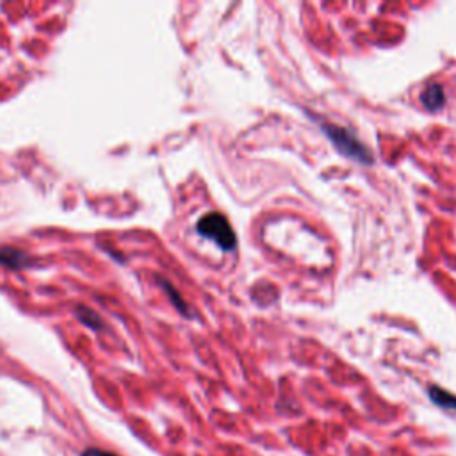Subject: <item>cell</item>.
Here are the masks:
<instances>
[{"instance_id": "6da1fadb", "label": "cell", "mask_w": 456, "mask_h": 456, "mask_svg": "<svg viewBox=\"0 0 456 456\" xmlns=\"http://www.w3.org/2000/svg\"><path fill=\"white\" fill-rule=\"evenodd\" d=\"M323 132L328 135V139L337 148L339 154H342L348 159H353L360 164H373V152L362 143L360 139L355 135L353 131L346 127H339L333 124H321Z\"/></svg>"}, {"instance_id": "7a4b0ae2", "label": "cell", "mask_w": 456, "mask_h": 456, "mask_svg": "<svg viewBox=\"0 0 456 456\" xmlns=\"http://www.w3.org/2000/svg\"><path fill=\"white\" fill-rule=\"evenodd\" d=\"M196 230L202 237L214 241L225 251H232L237 244V237H235V232L232 230L230 223L219 212H210V214L203 216L196 225Z\"/></svg>"}, {"instance_id": "3957f363", "label": "cell", "mask_w": 456, "mask_h": 456, "mask_svg": "<svg viewBox=\"0 0 456 456\" xmlns=\"http://www.w3.org/2000/svg\"><path fill=\"white\" fill-rule=\"evenodd\" d=\"M420 102L428 111H439L444 108L446 93L441 84H429L425 87V91L420 93Z\"/></svg>"}, {"instance_id": "277c9868", "label": "cell", "mask_w": 456, "mask_h": 456, "mask_svg": "<svg viewBox=\"0 0 456 456\" xmlns=\"http://www.w3.org/2000/svg\"><path fill=\"white\" fill-rule=\"evenodd\" d=\"M428 394H429V397H432L433 403H436V405L442 406V409L456 410V394L441 389L439 385H432L428 390Z\"/></svg>"}, {"instance_id": "5b68a950", "label": "cell", "mask_w": 456, "mask_h": 456, "mask_svg": "<svg viewBox=\"0 0 456 456\" xmlns=\"http://www.w3.org/2000/svg\"><path fill=\"white\" fill-rule=\"evenodd\" d=\"M0 264L8 267H24L27 264V255L15 248H0Z\"/></svg>"}, {"instance_id": "8992f818", "label": "cell", "mask_w": 456, "mask_h": 456, "mask_svg": "<svg viewBox=\"0 0 456 456\" xmlns=\"http://www.w3.org/2000/svg\"><path fill=\"white\" fill-rule=\"evenodd\" d=\"M77 316H79L80 319H82L84 323H87V325L91 326V328H95V330H98V326L102 325V321H100L98 318H96L95 316V312H91V310L89 309H84V307H77Z\"/></svg>"}, {"instance_id": "52a82bcc", "label": "cell", "mask_w": 456, "mask_h": 456, "mask_svg": "<svg viewBox=\"0 0 456 456\" xmlns=\"http://www.w3.org/2000/svg\"><path fill=\"white\" fill-rule=\"evenodd\" d=\"M161 282H163V287H164V289L168 290V294H170V296L173 297V303H175V307H177V309H179L180 312L184 314V316H187V307H186V303L182 302V297H180L179 294L175 293V289H173V287H171V284H168L166 280H161Z\"/></svg>"}, {"instance_id": "ba28073f", "label": "cell", "mask_w": 456, "mask_h": 456, "mask_svg": "<svg viewBox=\"0 0 456 456\" xmlns=\"http://www.w3.org/2000/svg\"><path fill=\"white\" fill-rule=\"evenodd\" d=\"M80 456H119V455H116V453L103 451V449H98V448H89V449H86V451H82V455Z\"/></svg>"}]
</instances>
